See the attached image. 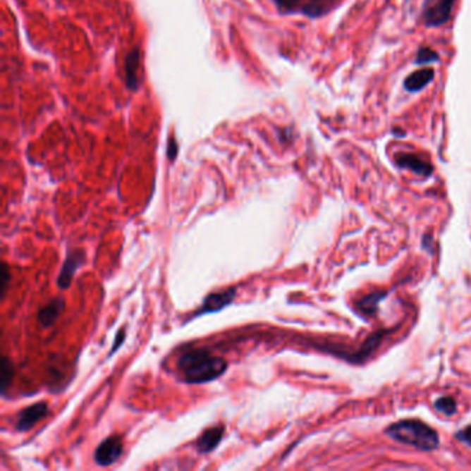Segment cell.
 I'll use <instances>...</instances> for the list:
<instances>
[{"label":"cell","mask_w":471,"mask_h":471,"mask_svg":"<svg viewBox=\"0 0 471 471\" xmlns=\"http://www.w3.org/2000/svg\"><path fill=\"white\" fill-rule=\"evenodd\" d=\"M439 61V56L437 51H434L430 47H420L416 54V64L417 66H426L430 63H437Z\"/></svg>","instance_id":"obj_15"},{"label":"cell","mask_w":471,"mask_h":471,"mask_svg":"<svg viewBox=\"0 0 471 471\" xmlns=\"http://www.w3.org/2000/svg\"><path fill=\"white\" fill-rule=\"evenodd\" d=\"M386 298V293H381V292H377V293H373V295H369L364 299H361L358 303H357V308L361 314L364 315H373L376 311H377V305H379V302L381 299Z\"/></svg>","instance_id":"obj_13"},{"label":"cell","mask_w":471,"mask_h":471,"mask_svg":"<svg viewBox=\"0 0 471 471\" xmlns=\"http://www.w3.org/2000/svg\"><path fill=\"white\" fill-rule=\"evenodd\" d=\"M386 433L406 445H412L419 451H434L439 445V438L437 432L433 430L430 426L419 422V420H401L387 427Z\"/></svg>","instance_id":"obj_2"},{"label":"cell","mask_w":471,"mask_h":471,"mask_svg":"<svg viewBox=\"0 0 471 471\" xmlns=\"http://www.w3.org/2000/svg\"><path fill=\"white\" fill-rule=\"evenodd\" d=\"M125 337H126V331H125V329H121V331L118 332V335H116V340H115V343H114V345H112V351H111V354H114V353L118 350V347L125 341Z\"/></svg>","instance_id":"obj_22"},{"label":"cell","mask_w":471,"mask_h":471,"mask_svg":"<svg viewBox=\"0 0 471 471\" xmlns=\"http://www.w3.org/2000/svg\"><path fill=\"white\" fill-rule=\"evenodd\" d=\"M436 409L438 412L446 415V416H451L456 412V403L452 397H442V398H438L436 401Z\"/></svg>","instance_id":"obj_16"},{"label":"cell","mask_w":471,"mask_h":471,"mask_svg":"<svg viewBox=\"0 0 471 471\" xmlns=\"http://www.w3.org/2000/svg\"><path fill=\"white\" fill-rule=\"evenodd\" d=\"M434 69L432 68H422L415 71L413 73H410L406 79H405L404 86L405 89L409 93H417L420 90H423L427 85H430L434 79Z\"/></svg>","instance_id":"obj_10"},{"label":"cell","mask_w":471,"mask_h":471,"mask_svg":"<svg viewBox=\"0 0 471 471\" xmlns=\"http://www.w3.org/2000/svg\"><path fill=\"white\" fill-rule=\"evenodd\" d=\"M50 409L46 403H36L25 409H23L18 413V417L16 420V429L18 432H28L35 427L42 419H44L49 415Z\"/></svg>","instance_id":"obj_4"},{"label":"cell","mask_w":471,"mask_h":471,"mask_svg":"<svg viewBox=\"0 0 471 471\" xmlns=\"http://www.w3.org/2000/svg\"><path fill=\"white\" fill-rule=\"evenodd\" d=\"M456 438L459 441H462V442H465V444H467V445H470L471 446V426H467L465 430L459 432L456 434Z\"/></svg>","instance_id":"obj_21"},{"label":"cell","mask_w":471,"mask_h":471,"mask_svg":"<svg viewBox=\"0 0 471 471\" xmlns=\"http://www.w3.org/2000/svg\"><path fill=\"white\" fill-rule=\"evenodd\" d=\"M321 0H310L302 7V13L308 17H318L324 14V8L319 6Z\"/></svg>","instance_id":"obj_18"},{"label":"cell","mask_w":471,"mask_h":471,"mask_svg":"<svg viewBox=\"0 0 471 471\" xmlns=\"http://www.w3.org/2000/svg\"><path fill=\"white\" fill-rule=\"evenodd\" d=\"M281 13H295L302 11V0H274Z\"/></svg>","instance_id":"obj_17"},{"label":"cell","mask_w":471,"mask_h":471,"mask_svg":"<svg viewBox=\"0 0 471 471\" xmlns=\"http://www.w3.org/2000/svg\"><path fill=\"white\" fill-rule=\"evenodd\" d=\"M223 436H224V427L223 426H217V427L206 430L198 439V444H197L198 451L201 453H207V452L213 451L220 444Z\"/></svg>","instance_id":"obj_12"},{"label":"cell","mask_w":471,"mask_h":471,"mask_svg":"<svg viewBox=\"0 0 471 471\" xmlns=\"http://www.w3.org/2000/svg\"><path fill=\"white\" fill-rule=\"evenodd\" d=\"M455 0H438L424 8L423 18L427 27H441L451 20Z\"/></svg>","instance_id":"obj_5"},{"label":"cell","mask_w":471,"mask_h":471,"mask_svg":"<svg viewBox=\"0 0 471 471\" xmlns=\"http://www.w3.org/2000/svg\"><path fill=\"white\" fill-rule=\"evenodd\" d=\"M85 263V253L80 250H69L64 266L57 278V285L60 289H68L73 279L75 272Z\"/></svg>","instance_id":"obj_6"},{"label":"cell","mask_w":471,"mask_h":471,"mask_svg":"<svg viewBox=\"0 0 471 471\" xmlns=\"http://www.w3.org/2000/svg\"><path fill=\"white\" fill-rule=\"evenodd\" d=\"M8 282H10V271H8L7 264H6V263H3V264H1V279H0V285H1V295H3V296L6 295V290H7Z\"/></svg>","instance_id":"obj_19"},{"label":"cell","mask_w":471,"mask_h":471,"mask_svg":"<svg viewBox=\"0 0 471 471\" xmlns=\"http://www.w3.org/2000/svg\"><path fill=\"white\" fill-rule=\"evenodd\" d=\"M228 368L226 360L216 357L204 350H197L191 353H185L177 364V369L180 372L184 381L197 384L207 383L216 380Z\"/></svg>","instance_id":"obj_1"},{"label":"cell","mask_w":471,"mask_h":471,"mask_svg":"<svg viewBox=\"0 0 471 471\" xmlns=\"http://www.w3.org/2000/svg\"><path fill=\"white\" fill-rule=\"evenodd\" d=\"M123 452V441L119 436L105 438L94 452V460L100 466H109L115 463Z\"/></svg>","instance_id":"obj_3"},{"label":"cell","mask_w":471,"mask_h":471,"mask_svg":"<svg viewBox=\"0 0 471 471\" xmlns=\"http://www.w3.org/2000/svg\"><path fill=\"white\" fill-rule=\"evenodd\" d=\"M140 47H135L129 51L125 59V80L129 90H138L140 79H138V67H140Z\"/></svg>","instance_id":"obj_9"},{"label":"cell","mask_w":471,"mask_h":471,"mask_svg":"<svg viewBox=\"0 0 471 471\" xmlns=\"http://www.w3.org/2000/svg\"><path fill=\"white\" fill-rule=\"evenodd\" d=\"M0 372H1V394L4 396L8 386L13 381L14 377V368H13V362L7 358L3 357L1 358V365H0Z\"/></svg>","instance_id":"obj_14"},{"label":"cell","mask_w":471,"mask_h":471,"mask_svg":"<svg viewBox=\"0 0 471 471\" xmlns=\"http://www.w3.org/2000/svg\"><path fill=\"white\" fill-rule=\"evenodd\" d=\"M64 308H66V300L63 298H56L50 303L42 307L37 314V319L40 325L43 328L51 326L57 321L59 315L64 311Z\"/></svg>","instance_id":"obj_11"},{"label":"cell","mask_w":471,"mask_h":471,"mask_svg":"<svg viewBox=\"0 0 471 471\" xmlns=\"http://www.w3.org/2000/svg\"><path fill=\"white\" fill-rule=\"evenodd\" d=\"M394 159H396L397 166L412 170L413 173H416V174H419L422 177H429L433 173V170H434L433 165L429 161H426V159H423V158H420V157H417L415 154L400 152V154L396 155Z\"/></svg>","instance_id":"obj_7"},{"label":"cell","mask_w":471,"mask_h":471,"mask_svg":"<svg viewBox=\"0 0 471 471\" xmlns=\"http://www.w3.org/2000/svg\"><path fill=\"white\" fill-rule=\"evenodd\" d=\"M177 154H178V144H177V141L174 140V137L171 135V137L169 138L168 141L169 159H170V161H174V159H176V157H177Z\"/></svg>","instance_id":"obj_20"},{"label":"cell","mask_w":471,"mask_h":471,"mask_svg":"<svg viewBox=\"0 0 471 471\" xmlns=\"http://www.w3.org/2000/svg\"><path fill=\"white\" fill-rule=\"evenodd\" d=\"M234 299H236V289H227L219 293H212L203 300L202 307L195 314V317L202 315V314H209V312H217L223 310L224 307H227Z\"/></svg>","instance_id":"obj_8"}]
</instances>
